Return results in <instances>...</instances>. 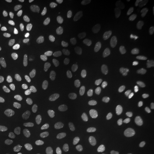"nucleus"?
I'll return each instance as SVG.
<instances>
[{
  "instance_id": "5",
  "label": "nucleus",
  "mask_w": 154,
  "mask_h": 154,
  "mask_svg": "<svg viewBox=\"0 0 154 154\" xmlns=\"http://www.w3.org/2000/svg\"><path fill=\"white\" fill-rule=\"evenodd\" d=\"M13 140L18 147L24 149H38L44 144V139L39 135L28 131L16 132L13 137Z\"/></svg>"
},
{
  "instance_id": "14",
  "label": "nucleus",
  "mask_w": 154,
  "mask_h": 154,
  "mask_svg": "<svg viewBox=\"0 0 154 154\" xmlns=\"http://www.w3.org/2000/svg\"><path fill=\"white\" fill-rule=\"evenodd\" d=\"M22 2L23 5L28 6V7L32 8V9H38V11L44 9L48 5L47 0H23Z\"/></svg>"
},
{
  "instance_id": "8",
  "label": "nucleus",
  "mask_w": 154,
  "mask_h": 154,
  "mask_svg": "<svg viewBox=\"0 0 154 154\" xmlns=\"http://www.w3.org/2000/svg\"><path fill=\"white\" fill-rule=\"evenodd\" d=\"M33 93L38 97L42 99H46L48 102L56 103L60 99L58 90L53 83L47 81H37L33 86Z\"/></svg>"
},
{
  "instance_id": "7",
  "label": "nucleus",
  "mask_w": 154,
  "mask_h": 154,
  "mask_svg": "<svg viewBox=\"0 0 154 154\" xmlns=\"http://www.w3.org/2000/svg\"><path fill=\"white\" fill-rule=\"evenodd\" d=\"M89 49H90V45L88 40H81L72 47V49L67 55V60L73 66L82 65L89 55Z\"/></svg>"
},
{
  "instance_id": "1",
  "label": "nucleus",
  "mask_w": 154,
  "mask_h": 154,
  "mask_svg": "<svg viewBox=\"0 0 154 154\" xmlns=\"http://www.w3.org/2000/svg\"><path fill=\"white\" fill-rule=\"evenodd\" d=\"M121 35L135 48H147L154 51V25L145 21H127L121 26Z\"/></svg>"
},
{
  "instance_id": "12",
  "label": "nucleus",
  "mask_w": 154,
  "mask_h": 154,
  "mask_svg": "<svg viewBox=\"0 0 154 154\" xmlns=\"http://www.w3.org/2000/svg\"><path fill=\"white\" fill-rule=\"evenodd\" d=\"M55 131L57 134V136H60V137H67L73 131V127H72L70 119L63 112H57Z\"/></svg>"
},
{
  "instance_id": "9",
  "label": "nucleus",
  "mask_w": 154,
  "mask_h": 154,
  "mask_svg": "<svg viewBox=\"0 0 154 154\" xmlns=\"http://www.w3.org/2000/svg\"><path fill=\"white\" fill-rule=\"evenodd\" d=\"M11 60L18 67L26 66L31 63V53L22 42H15L11 47Z\"/></svg>"
},
{
  "instance_id": "4",
  "label": "nucleus",
  "mask_w": 154,
  "mask_h": 154,
  "mask_svg": "<svg viewBox=\"0 0 154 154\" xmlns=\"http://www.w3.org/2000/svg\"><path fill=\"white\" fill-rule=\"evenodd\" d=\"M94 77L96 81L107 88H116L119 85V75L114 69L104 61L96 63L94 66Z\"/></svg>"
},
{
  "instance_id": "11",
  "label": "nucleus",
  "mask_w": 154,
  "mask_h": 154,
  "mask_svg": "<svg viewBox=\"0 0 154 154\" xmlns=\"http://www.w3.org/2000/svg\"><path fill=\"white\" fill-rule=\"evenodd\" d=\"M4 119L6 122L8 123H15V125H20V123H25L29 120V116L26 112L23 110L21 106L14 105L9 107L8 110L5 112L4 114Z\"/></svg>"
},
{
  "instance_id": "6",
  "label": "nucleus",
  "mask_w": 154,
  "mask_h": 154,
  "mask_svg": "<svg viewBox=\"0 0 154 154\" xmlns=\"http://www.w3.org/2000/svg\"><path fill=\"white\" fill-rule=\"evenodd\" d=\"M79 109H80V114L85 123L91 125L95 119H96V103L94 98L89 94H82L79 99Z\"/></svg>"
},
{
  "instance_id": "3",
  "label": "nucleus",
  "mask_w": 154,
  "mask_h": 154,
  "mask_svg": "<svg viewBox=\"0 0 154 154\" xmlns=\"http://www.w3.org/2000/svg\"><path fill=\"white\" fill-rule=\"evenodd\" d=\"M87 28L88 24L82 20H70L63 22L56 31L57 41L60 44H69L73 39L80 37Z\"/></svg>"
},
{
  "instance_id": "15",
  "label": "nucleus",
  "mask_w": 154,
  "mask_h": 154,
  "mask_svg": "<svg viewBox=\"0 0 154 154\" xmlns=\"http://www.w3.org/2000/svg\"><path fill=\"white\" fill-rule=\"evenodd\" d=\"M74 4H77L78 6H80L82 8L90 9L97 5V1L96 0H74Z\"/></svg>"
},
{
  "instance_id": "13",
  "label": "nucleus",
  "mask_w": 154,
  "mask_h": 154,
  "mask_svg": "<svg viewBox=\"0 0 154 154\" xmlns=\"http://www.w3.org/2000/svg\"><path fill=\"white\" fill-rule=\"evenodd\" d=\"M116 140H118L116 132L113 131V130H109V131L105 132L104 135L102 136V138H100L99 147L102 149H110L116 144Z\"/></svg>"
},
{
  "instance_id": "16",
  "label": "nucleus",
  "mask_w": 154,
  "mask_h": 154,
  "mask_svg": "<svg viewBox=\"0 0 154 154\" xmlns=\"http://www.w3.org/2000/svg\"><path fill=\"white\" fill-rule=\"evenodd\" d=\"M135 4V0H116V7L119 11H123L128 8L129 6H131Z\"/></svg>"
},
{
  "instance_id": "17",
  "label": "nucleus",
  "mask_w": 154,
  "mask_h": 154,
  "mask_svg": "<svg viewBox=\"0 0 154 154\" xmlns=\"http://www.w3.org/2000/svg\"><path fill=\"white\" fill-rule=\"evenodd\" d=\"M2 105H4V98H2V96H0V109L2 107Z\"/></svg>"
},
{
  "instance_id": "18",
  "label": "nucleus",
  "mask_w": 154,
  "mask_h": 154,
  "mask_svg": "<svg viewBox=\"0 0 154 154\" xmlns=\"http://www.w3.org/2000/svg\"><path fill=\"white\" fill-rule=\"evenodd\" d=\"M149 154H154V149H153V151H152V152H151Z\"/></svg>"
},
{
  "instance_id": "2",
  "label": "nucleus",
  "mask_w": 154,
  "mask_h": 154,
  "mask_svg": "<svg viewBox=\"0 0 154 154\" xmlns=\"http://www.w3.org/2000/svg\"><path fill=\"white\" fill-rule=\"evenodd\" d=\"M129 105H130L129 98L125 95H114L110 97L105 107L106 120L113 125L121 123L126 118Z\"/></svg>"
},
{
  "instance_id": "10",
  "label": "nucleus",
  "mask_w": 154,
  "mask_h": 154,
  "mask_svg": "<svg viewBox=\"0 0 154 154\" xmlns=\"http://www.w3.org/2000/svg\"><path fill=\"white\" fill-rule=\"evenodd\" d=\"M38 62L40 67L42 69V71L47 74H50L54 71V65H55V55L51 50L47 48H39L38 49Z\"/></svg>"
}]
</instances>
